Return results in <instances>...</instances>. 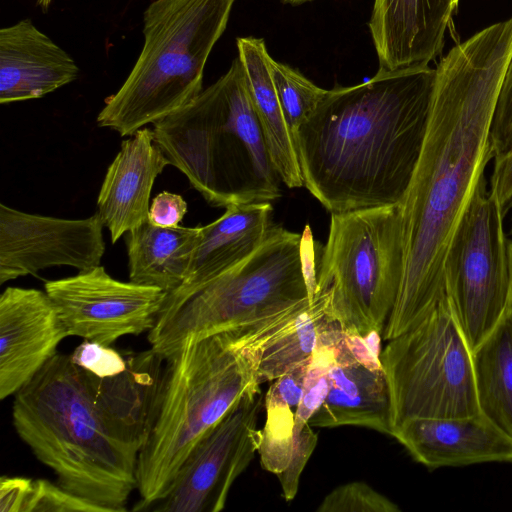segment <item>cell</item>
Wrapping results in <instances>:
<instances>
[{"label": "cell", "instance_id": "obj_1", "mask_svg": "<svg viewBox=\"0 0 512 512\" xmlns=\"http://www.w3.org/2000/svg\"><path fill=\"white\" fill-rule=\"evenodd\" d=\"M512 55V16L458 43L435 68L421 154L399 204L403 272L382 333L389 341L446 296L444 259L487 164L490 129Z\"/></svg>", "mask_w": 512, "mask_h": 512}, {"label": "cell", "instance_id": "obj_2", "mask_svg": "<svg viewBox=\"0 0 512 512\" xmlns=\"http://www.w3.org/2000/svg\"><path fill=\"white\" fill-rule=\"evenodd\" d=\"M429 65L379 68L327 90L293 135L303 186L330 213L399 205L424 143L434 88Z\"/></svg>", "mask_w": 512, "mask_h": 512}, {"label": "cell", "instance_id": "obj_3", "mask_svg": "<svg viewBox=\"0 0 512 512\" xmlns=\"http://www.w3.org/2000/svg\"><path fill=\"white\" fill-rule=\"evenodd\" d=\"M304 307L272 315L195 341L164 360L136 480L145 511L163 498L200 438L257 381L267 343Z\"/></svg>", "mask_w": 512, "mask_h": 512}, {"label": "cell", "instance_id": "obj_4", "mask_svg": "<svg viewBox=\"0 0 512 512\" xmlns=\"http://www.w3.org/2000/svg\"><path fill=\"white\" fill-rule=\"evenodd\" d=\"M12 421L61 487L109 512L127 511L139 449L120 436L70 355L57 353L14 395Z\"/></svg>", "mask_w": 512, "mask_h": 512}, {"label": "cell", "instance_id": "obj_5", "mask_svg": "<svg viewBox=\"0 0 512 512\" xmlns=\"http://www.w3.org/2000/svg\"><path fill=\"white\" fill-rule=\"evenodd\" d=\"M170 165L212 206L270 202L281 196L239 58L188 105L153 128Z\"/></svg>", "mask_w": 512, "mask_h": 512}, {"label": "cell", "instance_id": "obj_6", "mask_svg": "<svg viewBox=\"0 0 512 512\" xmlns=\"http://www.w3.org/2000/svg\"><path fill=\"white\" fill-rule=\"evenodd\" d=\"M315 244L272 226L244 261L179 299L164 302L148 341L166 359L187 341L229 330L312 302L317 294Z\"/></svg>", "mask_w": 512, "mask_h": 512}, {"label": "cell", "instance_id": "obj_7", "mask_svg": "<svg viewBox=\"0 0 512 512\" xmlns=\"http://www.w3.org/2000/svg\"><path fill=\"white\" fill-rule=\"evenodd\" d=\"M236 0H153L143 14L144 44L120 89L105 101L97 125L131 136L164 119L203 90L208 57Z\"/></svg>", "mask_w": 512, "mask_h": 512}, {"label": "cell", "instance_id": "obj_8", "mask_svg": "<svg viewBox=\"0 0 512 512\" xmlns=\"http://www.w3.org/2000/svg\"><path fill=\"white\" fill-rule=\"evenodd\" d=\"M403 272L399 205L331 213L317 273V293L329 290L328 315L346 333L382 334Z\"/></svg>", "mask_w": 512, "mask_h": 512}, {"label": "cell", "instance_id": "obj_9", "mask_svg": "<svg viewBox=\"0 0 512 512\" xmlns=\"http://www.w3.org/2000/svg\"><path fill=\"white\" fill-rule=\"evenodd\" d=\"M393 429L419 417L480 414L474 352L447 295L380 354ZM392 436V435H391Z\"/></svg>", "mask_w": 512, "mask_h": 512}, {"label": "cell", "instance_id": "obj_10", "mask_svg": "<svg viewBox=\"0 0 512 512\" xmlns=\"http://www.w3.org/2000/svg\"><path fill=\"white\" fill-rule=\"evenodd\" d=\"M505 217L483 176L444 259L445 292L473 351L493 332L509 306Z\"/></svg>", "mask_w": 512, "mask_h": 512}, {"label": "cell", "instance_id": "obj_11", "mask_svg": "<svg viewBox=\"0 0 512 512\" xmlns=\"http://www.w3.org/2000/svg\"><path fill=\"white\" fill-rule=\"evenodd\" d=\"M263 407L260 387L249 389L194 445L168 492L145 511H221L233 483L259 450Z\"/></svg>", "mask_w": 512, "mask_h": 512}, {"label": "cell", "instance_id": "obj_12", "mask_svg": "<svg viewBox=\"0 0 512 512\" xmlns=\"http://www.w3.org/2000/svg\"><path fill=\"white\" fill-rule=\"evenodd\" d=\"M68 336L110 346L126 335L149 332L167 292L123 282L98 265L44 284Z\"/></svg>", "mask_w": 512, "mask_h": 512}, {"label": "cell", "instance_id": "obj_13", "mask_svg": "<svg viewBox=\"0 0 512 512\" xmlns=\"http://www.w3.org/2000/svg\"><path fill=\"white\" fill-rule=\"evenodd\" d=\"M104 223L30 214L0 204V284L53 266L79 271L100 265Z\"/></svg>", "mask_w": 512, "mask_h": 512}, {"label": "cell", "instance_id": "obj_14", "mask_svg": "<svg viewBox=\"0 0 512 512\" xmlns=\"http://www.w3.org/2000/svg\"><path fill=\"white\" fill-rule=\"evenodd\" d=\"M68 337L46 291L7 287L0 296V399L15 395Z\"/></svg>", "mask_w": 512, "mask_h": 512}, {"label": "cell", "instance_id": "obj_15", "mask_svg": "<svg viewBox=\"0 0 512 512\" xmlns=\"http://www.w3.org/2000/svg\"><path fill=\"white\" fill-rule=\"evenodd\" d=\"M395 438L429 469L512 463V438L482 413L467 417H419L393 429Z\"/></svg>", "mask_w": 512, "mask_h": 512}, {"label": "cell", "instance_id": "obj_16", "mask_svg": "<svg viewBox=\"0 0 512 512\" xmlns=\"http://www.w3.org/2000/svg\"><path fill=\"white\" fill-rule=\"evenodd\" d=\"M459 0H374L369 29L379 66L429 65L442 51Z\"/></svg>", "mask_w": 512, "mask_h": 512}, {"label": "cell", "instance_id": "obj_17", "mask_svg": "<svg viewBox=\"0 0 512 512\" xmlns=\"http://www.w3.org/2000/svg\"><path fill=\"white\" fill-rule=\"evenodd\" d=\"M167 165L151 129L141 128L122 141L97 198V213L112 243L148 220L152 187Z\"/></svg>", "mask_w": 512, "mask_h": 512}, {"label": "cell", "instance_id": "obj_18", "mask_svg": "<svg viewBox=\"0 0 512 512\" xmlns=\"http://www.w3.org/2000/svg\"><path fill=\"white\" fill-rule=\"evenodd\" d=\"M308 424L318 428L358 426L392 435L389 387L383 367L358 360L342 331L334 345L329 390Z\"/></svg>", "mask_w": 512, "mask_h": 512}, {"label": "cell", "instance_id": "obj_19", "mask_svg": "<svg viewBox=\"0 0 512 512\" xmlns=\"http://www.w3.org/2000/svg\"><path fill=\"white\" fill-rule=\"evenodd\" d=\"M74 59L30 20L0 30V103L37 99L77 79Z\"/></svg>", "mask_w": 512, "mask_h": 512}, {"label": "cell", "instance_id": "obj_20", "mask_svg": "<svg viewBox=\"0 0 512 512\" xmlns=\"http://www.w3.org/2000/svg\"><path fill=\"white\" fill-rule=\"evenodd\" d=\"M272 211L270 202L230 205L218 219L200 226L187 277L165 302L194 292L248 258L272 227Z\"/></svg>", "mask_w": 512, "mask_h": 512}, {"label": "cell", "instance_id": "obj_21", "mask_svg": "<svg viewBox=\"0 0 512 512\" xmlns=\"http://www.w3.org/2000/svg\"><path fill=\"white\" fill-rule=\"evenodd\" d=\"M238 58L243 66L252 102L271 160L288 188L303 186L292 139L271 73L266 44L262 38H237Z\"/></svg>", "mask_w": 512, "mask_h": 512}, {"label": "cell", "instance_id": "obj_22", "mask_svg": "<svg viewBox=\"0 0 512 512\" xmlns=\"http://www.w3.org/2000/svg\"><path fill=\"white\" fill-rule=\"evenodd\" d=\"M199 234L200 226L161 227L148 220L127 232L129 281L175 291L187 277Z\"/></svg>", "mask_w": 512, "mask_h": 512}, {"label": "cell", "instance_id": "obj_23", "mask_svg": "<svg viewBox=\"0 0 512 512\" xmlns=\"http://www.w3.org/2000/svg\"><path fill=\"white\" fill-rule=\"evenodd\" d=\"M474 352L481 413L512 438V310Z\"/></svg>", "mask_w": 512, "mask_h": 512}, {"label": "cell", "instance_id": "obj_24", "mask_svg": "<svg viewBox=\"0 0 512 512\" xmlns=\"http://www.w3.org/2000/svg\"><path fill=\"white\" fill-rule=\"evenodd\" d=\"M329 301L328 289L318 292L314 300L267 343L258 367L259 385L276 380L311 357L320 334L334 321L328 315Z\"/></svg>", "mask_w": 512, "mask_h": 512}, {"label": "cell", "instance_id": "obj_25", "mask_svg": "<svg viewBox=\"0 0 512 512\" xmlns=\"http://www.w3.org/2000/svg\"><path fill=\"white\" fill-rule=\"evenodd\" d=\"M264 406L266 423L261 429L258 453L262 467L278 475L287 467L291 458L296 409L269 392Z\"/></svg>", "mask_w": 512, "mask_h": 512}, {"label": "cell", "instance_id": "obj_26", "mask_svg": "<svg viewBox=\"0 0 512 512\" xmlns=\"http://www.w3.org/2000/svg\"><path fill=\"white\" fill-rule=\"evenodd\" d=\"M270 68L279 102L292 138L326 93L297 70L273 58Z\"/></svg>", "mask_w": 512, "mask_h": 512}, {"label": "cell", "instance_id": "obj_27", "mask_svg": "<svg viewBox=\"0 0 512 512\" xmlns=\"http://www.w3.org/2000/svg\"><path fill=\"white\" fill-rule=\"evenodd\" d=\"M399 506L361 481L333 489L320 503L318 512H398Z\"/></svg>", "mask_w": 512, "mask_h": 512}, {"label": "cell", "instance_id": "obj_28", "mask_svg": "<svg viewBox=\"0 0 512 512\" xmlns=\"http://www.w3.org/2000/svg\"><path fill=\"white\" fill-rule=\"evenodd\" d=\"M109 512L46 479L33 480L24 512Z\"/></svg>", "mask_w": 512, "mask_h": 512}, {"label": "cell", "instance_id": "obj_29", "mask_svg": "<svg viewBox=\"0 0 512 512\" xmlns=\"http://www.w3.org/2000/svg\"><path fill=\"white\" fill-rule=\"evenodd\" d=\"M70 357L77 366L100 378L117 375L127 366L126 354L89 340L76 347Z\"/></svg>", "mask_w": 512, "mask_h": 512}, {"label": "cell", "instance_id": "obj_30", "mask_svg": "<svg viewBox=\"0 0 512 512\" xmlns=\"http://www.w3.org/2000/svg\"><path fill=\"white\" fill-rule=\"evenodd\" d=\"M493 158L512 147V55L507 66L490 129Z\"/></svg>", "mask_w": 512, "mask_h": 512}, {"label": "cell", "instance_id": "obj_31", "mask_svg": "<svg viewBox=\"0 0 512 512\" xmlns=\"http://www.w3.org/2000/svg\"><path fill=\"white\" fill-rule=\"evenodd\" d=\"M317 439V434L309 424L305 425L300 433L293 437L289 464L280 474L276 475L285 500L291 501L295 498L300 476L317 445Z\"/></svg>", "mask_w": 512, "mask_h": 512}, {"label": "cell", "instance_id": "obj_32", "mask_svg": "<svg viewBox=\"0 0 512 512\" xmlns=\"http://www.w3.org/2000/svg\"><path fill=\"white\" fill-rule=\"evenodd\" d=\"M187 212V203L181 195L163 191L149 206L148 221L156 226L176 227Z\"/></svg>", "mask_w": 512, "mask_h": 512}, {"label": "cell", "instance_id": "obj_33", "mask_svg": "<svg viewBox=\"0 0 512 512\" xmlns=\"http://www.w3.org/2000/svg\"><path fill=\"white\" fill-rule=\"evenodd\" d=\"M492 160L489 190L497 197L507 216L512 204V147Z\"/></svg>", "mask_w": 512, "mask_h": 512}, {"label": "cell", "instance_id": "obj_34", "mask_svg": "<svg viewBox=\"0 0 512 512\" xmlns=\"http://www.w3.org/2000/svg\"><path fill=\"white\" fill-rule=\"evenodd\" d=\"M33 479L2 476L0 479V511L24 512L31 493Z\"/></svg>", "mask_w": 512, "mask_h": 512}, {"label": "cell", "instance_id": "obj_35", "mask_svg": "<svg viewBox=\"0 0 512 512\" xmlns=\"http://www.w3.org/2000/svg\"><path fill=\"white\" fill-rule=\"evenodd\" d=\"M509 261H510V294H509V307L512 310V240H509Z\"/></svg>", "mask_w": 512, "mask_h": 512}, {"label": "cell", "instance_id": "obj_36", "mask_svg": "<svg viewBox=\"0 0 512 512\" xmlns=\"http://www.w3.org/2000/svg\"><path fill=\"white\" fill-rule=\"evenodd\" d=\"M52 0H38L37 3L42 9H47Z\"/></svg>", "mask_w": 512, "mask_h": 512}, {"label": "cell", "instance_id": "obj_37", "mask_svg": "<svg viewBox=\"0 0 512 512\" xmlns=\"http://www.w3.org/2000/svg\"><path fill=\"white\" fill-rule=\"evenodd\" d=\"M284 1L293 3V4H298V3H302V2L310 1V0H284Z\"/></svg>", "mask_w": 512, "mask_h": 512}]
</instances>
